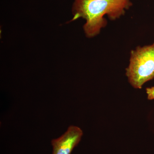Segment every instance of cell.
<instances>
[{
    "instance_id": "obj_2",
    "label": "cell",
    "mask_w": 154,
    "mask_h": 154,
    "mask_svg": "<svg viewBox=\"0 0 154 154\" xmlns=\"http://www.w3.org/2000/svg\"><path fill=\"white\" fill-rule=\"evenodd\" d=\"M126 71L129 83L136 89H141L145 83L153 79L154 43L132 51Z\"/></svg>"
},
{
    "instance_id": "obj_3",
    "label": "cell",
    "mask_w": 154,
    "mask_h": 154,
    "mask_svg": "<svg viewBox=\"0 0 154 154\" xmlns=\"http://www.w3.org/2000/svg\"><path fill=\"white\" fill-rule=\"evenodd\" d=\"M82 135V131L80 128L73 125L69 127L61 136L51 141L52 154H71L80 142Z\"/></svg>"
},
{
    "instance_id": "obj_1",
    "label": "cell",
    "mask_w": 154,
    "mask_h": 154,
    "mask_svg": "<svg viewBox=\"0 0 154 154\" xmlns=\"http://www.w3.org/2000/svg\"><path fill=\"white\" fill-rule=\"evenodd\" d=\"M132 5L130 0H75L71 21L79 18L85 19V33L87 37H93L106 26L107 22L103 17L105 15L110 20H116L124 15L125 10Z\"/></svg>"
},
{
    "instance_id": "obj_4",
    "label": "cell",
    "mask_w": 154,
    "mask_h": 154,
    "mask_svg": "<svg viewBox=\"0 0 154 154\" xmlns=\"http://www.w3.org/2000/svg\"><path fill=\"white\" fill-rule=\"evenodd\" d=\"M148 95V99L149 100L154 99V87L147 88L146 90Z\"/></svg>"
}]
</instances>
